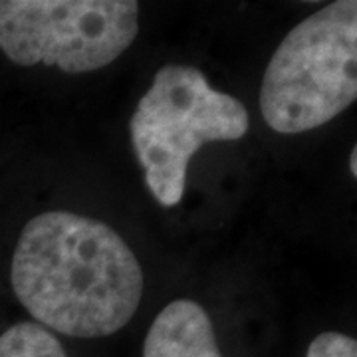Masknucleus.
I'll use <instances>...</instances> for the list:
<instances>
[{
  "instance_id": "1",
  "label": "nucleus",
  "mask_w": 357,
  "mask_h": 357,
  "mask_svg": "<svg viewBox=\"0 0 357 357\" xmlns=\"http://www.w3.org/2000/svg\"><path fill=\"white\" fill-rule=\"evenodd\" d=\"M10 280L32 318L70 337L119 332L143 296V272L128 243L112 227L68 211L26 225Z\"/></svg>"
},
{
  "instance_id": "2",
  "label": "nucleus",
  "mask_w": 357,
  "mask_h": 357,
  "mask_svg": "<svg viewBox=\"0 0 357 357\" xmlns=\"http://www.w3.org/2000/svg\"><path fill=\"white\" fill-rule=\"evenodd\" d=\"M357 98V2L337 0L302 20L268 62L260 112L296 135L321 128Z\"/></svg>"
},
{
  "instance_id": "3",
  "label": "nucleus",
  "mask_w": 357,
  "mask_h": 357,
  "mask_svg": "<svg viewBox=\"0 0 357 357\" xmlns=\"http://www.w3.org/2000/svg\"><path fill=\"white\" fill-rule=\"evenodd\" d=\"M250 115L243 102L211 88L192 66H163L129 121L131 143L145 183L163 206L181 203L191 157L204 143L246 135Z\"/></svg>"
},
{
  "instance_id": "4",
  "label": "nucleus",
  "mask_w": 357,
  "mask_h": 357,
  "mask_svg": "<svg viewBox=\"0 0 357 357\" xmlns=\"http://www.w3.org/2000/svg\"><path fill=\"white\" fill-rule=\"evenodd\" d=\"M137 30L135 0H0V50L18 66L93 72L128 50Z\"/></svg>"
},
{
  "instance_id": "5",
  "label": "nucleus",
  "mask_w": 357,
  "mask_h": 357,
  "mask_svg": "<svg viewBox=\"0 0 357 357\" xmlns=\"http://www.w3.org/2000/svg\"><path fill=\"white\" fill-rule=\"evenodd\" d=\"M143 357H222L208 314L192 300H175L151 324Z\"/></svg>"
},
{
  "instance_id": "6",
  "label": "nucleus",
  "mask_w": 357,
  "mask_h": 357,
  "mask_svg": "<svg viewBox=\"0 0 357 357\" xmlns=\"http://www.w3.org/2000/svg\"><path fill=\"white\" fill-rule=\"evenodd\" d=\"M0 357H68L44 326L22 321L0 335Z\"/></svg>"
},
{
  "instance_id": "7",
  "label": "nucleus",
  "mask_w": 357,
  "mask_h": 357,
  "mask_svg": "<svg viewBox=\"0 0 357 357\" xmlns=\"http://www.w3.org/2000/svg\"><path fill=\"white\" fill-rule=\"evenodd\" d=\"M306 357H357V344L344 333L324 332L310 344Z\"/></svg>"
},
{
  "instance_id": "8",
  "label": "nucleus",
  "mask_w": 357,
  "mask_h": 357,
  "mask_svg": "<svg viewBox=\"0 0 357 357\" xmlns=\"http://www.w3.org/2000/svg\"><path fill=\"white\" fill-rule=\"evenodd\" d=\"M349 167H351V175L356 177L357 175V149L351 151V157H349Z\"/></svg>"
}]
</instances>
